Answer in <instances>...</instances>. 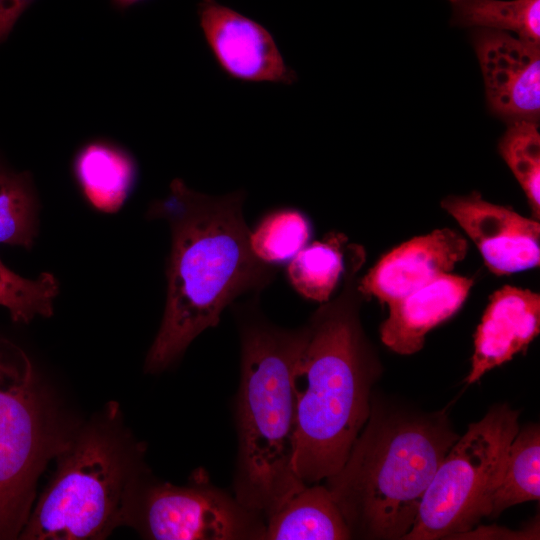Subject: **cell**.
<instances>
[{"mask_svg":"<svg viewBox=\"0 0 540 540\" xmlns=\"http://www.w3.org/2000/svg\"><path fill=\"white\" fill-rule=\"evenodd\" d=\"M307 335L251 316L240 329V384L236 399L238 453L234 496L267 519L306 486L293 466L296 403L292 373Z\"/></svg>","mask_w":540,"mask_h":540,"instance_id":"277c9868","label":"cell"},{"mask_svg":"<svg viewBox=\"0 0 540 540\" xmlns=\"http://www.w3.org/2000/svg\"><path fill=\"white\" fill-rule=\"evenodd\" d=\"M351 531L326 485H306L265 520L263 540H341Z\"/></svg>","mask_w":540,"mask_h":540,"instance_id":"9a60e30c","label":"cell"},{"mask_svg":"<svg viewBox=\"0 0 540 540\" xmlns=\"http://www.w3.org/2000/svg\"><path fill=\"white\" fill-rule=\"evenodd\" d=\"M51 408L27 355L0 351V539L19 538L39 476L69 441Z\"/></svg>","mask_w":540,"mask_h":540,"instance_id":"8992f818","label":"cell"},{"mask_svg":"<svg viewBox=\"0 0 540 540\" xmlns=\"http://www.w3.org/2000/svg\"><path fill=\"white\" fill-rule=\"evenodd\" d=\"M244 199L243 191L213 197L175 179L169 195L153 205L152 214L170 224L172 245L166 305L146 372L167 369L199 334L218 324L228 305L274 278L272 264L251 249Z\"/></svg>","mask_w":540,"mask_h":540,"instance_id":"6da1fadb","label":"cell"},{"mask_svg":"<svg viewBox=\"0 0 540 540\" xmlns=\"http://www.w3.org/2000/svg\"><path fill=\"white\" fill-rule=\"evenodd\" d=\"M352 243L340 232H329L320 241L307 244L288 265V278L303 297L328 301L346 270Z\"/></svg>","mask_w":540,"mask_h":540,"instance_id":"e0dca14e","label":"cell"},{"mask_svg":"<svg viewBox=\"0 0 540 540\" xmlns=\"http://www.w3.org/2000/svg\"><path fill=\"white\" fill-rule=\"evenodd\" d=\"M518 415L499 405L469 425L439 464L404 539L461 536L490 515L508 448L520 429Z\"/></svg>","mask_w":540,"mask_h":540,"instance_id":"52a82bcc","label":"cell"},{"mask_svg":"<svg viewBox=\"0 0 540 540\" xmlns=\"http://www.w3.org/2000/svg\"><path fill=\"white\" fill-rule=\"evenodd\" d=\"M365 261L364 248L353 244L342 289L312 314L293 369V466L306 485L339 471L370 415V389L378 359L360 320L366 297L359 288L358 274Z\"/></svg>","mask_w":540,"mask_h":540,"instance_id":"7a4b0ae2","label":"cell"},{"mask_svg":"<svg viewBox=\"0 0 540 540\" xmlns=\"http://www.w3.org/2000/svg\"><path fill=\"white\" fill-rule=\"evenodd\" d=\"M57 457V470L20 539H103L129 525L142 487L140 449L133 451L114 428L98 424L69 439Z\"/></svg>","mask_w":540,"mask_h":540,"instance_id":"5b68a950","label":"cell"},{"mask_svg":"<svg viewBox=\"0 0 540 540\" xmlns=\"http://www.w3.org/2000/svg\"><path fill=\"white\" fill-rule=\"evenodd\" d=\"M36 223V202L27 174L0 165V243L31 247Z\"/></svg>","mask_w":540,"mask_h":540,"instance_id":"7402d4cb","label":"cell"},{"mask_svg":"<svg viewBox=\"0 0 540 540\" xmlns=\"http://www.w3.org/2000/svg\"><path fill=\"white\" fill-rule=\"evenodd\" d=\"M311 236V224L296 209L285 208L266 215L253 231L250 246L253 253L268 264L292 259L304 248Z\"/></svg>","mask_w":540,"mask_h":540,"instance_id":"44dd1931","label":"cell"},{"mask_svg":"<svg viewBox=\"0 0 540 540\" xmlns=\"http://www.w3.org/2000/svg\"><path fill=\"white\" fill-rule=\"evenodd\" d=\"M540 331V294L504 285L489 302L474 335V352L466 382L472 384L487 371L525 350Z\"/></svg>","mask_w":540,"mask_h":540,"instance_id":"4fadbf2b","label":"cell"},{"mask_svg":"<svg viewBox=\"0 0 540 540\" xmlns=\"http://www.w3.org/2000/svg\"><path fill=\"white\" fill-rule=\"evenodd\" d=\"M471 44L489 112L507 124L540 118V46L510 32L474 28Z\"/></svg>","mask_w":540,"mask_h":540,"instance_id":"9c48e42d","label":"cell"},{"mask_svg":"<svg viewBox=\"0 0 540 540\" xmlns=\"http://www.w3.org/2000/svg\"><path fill=\"white\" fill-rule=\"evenodd\" d=\"M75 173L88 200L98 209L112 212L123 204L131 191L135 166L121 149L94 142L79 152Z\"/></svg>","mask_w":540,"mask_h":540,"instance_id":"2e32d148","label":"cell"},{"mask_svg":"<svg viewBox=\"0 0 540 540\" xmlns=\"http://www.w3.org/2000/svg\"><path fill=\"white\" fill-rule=\"evenodd\" d=\"M540 498V430L537 425L519 429L512 440L490 515Z\"/></svg>","mask_w":540,"mask_h":540,"instance_id":"ac0fdd59","label":"cell"},{"mask_svg":"<svg viewBox=\"0 0 540 540\" xmlns=\"http://www.w3.org/2000/svg\"><path fill=\"white\" fill-rule=\"evenodd\" d=\"M475 244L495 275H510L540 264V222L513 208L485 200L479 191L448 195L440 202Z\"/></svg>","mask_w":540,"mask_h":540,"instance_id":"30bf717a","label":"cell"},{"mask_svg":"<svg viewBox=\"0 0 540 540\" xmlns=\"http://www.w3.org/2000/svg\"><path fill=\"white\" fill-rule=\"evenodd\" d=\"M451 24L465 28L513 32L540 46V0H447Z\"/></svg>","mask_w":540,"mask_h":540,"instance_id":"d6986e66","label":"cell"},{"mask_svg":"<svg viewBox=\"0 0 540 540\" xmlns=\"http://www.w3.org/2000/svg\"><path fill=\"white\" fill-rule=\"evenodd\" d=\"M58 289L51 273H41L36 279L24 278L0 259V306L9 311L14 321L28 323L36 316H51Z\"/></svg>","mask_w":540,"mask_h":540,"instance_id":"603a6c76","label":"cell"},{"mask_svg":"<svg viewBox=\"0 0 540 540\" xmlns=\"http://www.w3.org/2000/svg\"><path fill=\"white\" fill-rule=\"evenodd\" d=\"M458 438L445 417L387 412L373 402L346 461L325 482L351 535L404 539Z\"/></svg>","mask_w":540,"mask_h":540,"instance_id":"3957f363","label":"cell"},{"mask_svg":"<svg viewBox=\"0 0 540 540\" xmlns=\"http://www.w3.org/2000/svg\"><path fill=\"white\" fill-rule=\"evenodd\" d=\"M468 241L450 228L413 237L383 255L359 280L365 297L389 304L451 273L468 253Z\"/></svg>","mask_w":540,"mask_h":540,"instance_id":"7c38bea8","label":"cell"},{"mask_svg":"<svg viewBox=\"0 0 540 540\" xmlns=\"http://www.w3.org/2000/svg\"><path fill=\"white\" fill-rule=\"evenodd\" d=\"M33 0H0V44L13 30L16 22Z\"/></svg>","mask_w":540,"mask_h":540,"instance_id":"cb8c5ba5","label":"cell"},{"mask_svg":"<svg viewBox=\"0 0 540 540\" xmlns=\"http://www.w3.org/2000/svg\"><path fill=\"white\" fill-rule=\"evenodd\" d=\"M497 150L521 186L532 218L540 219V132L537 122L507 124Z\"/></svg>","mask_w":540,"mask_h":540,"instance_id":"ffe728a7","label":"cell"},{"mask_svg":"<svg viewBox=\"0 0 540 540\" xmlns=\"http://www.w3.org/2000/svg\"><path fill=\"white\" fill-rule=\"evenodd\" d=\"M198 16L209 48L229 76L251 82L296 81L272 35L258 22L216 0H201Z\"/></svg>","mask_w":540,"mask_h":540,"instance_id":"8fae6325","label":"cell"},{"mask_svg":"<svg viewBox=\"0 0 540 540\" xmlns=\"http://www.w3.org/2000/svg\"><path fill=\"white\" fill-rule=\"evenodd\" d=\"M473 285L471 277L447 273L387 304L381 341L401 355L420 351L428 332L462 307Z\"/></svg>","mask_w":540,"mask_h":540,"instance_id":"5bb4252c","label":"cell"},{"mask_svg":"<svg viewBox=\"0 0 540 540\" xmlns=\"http://www.w3.org/2000/svg\"><path fill=\"white\" fill-rule=\"evenodd\" d=\"M140 1H143V0H112L113 4L120 9L127 8Z\"/></svg>","mask_w":540,"mask_h":540,"instance_id":"d4e9b609","label":"cell"},{"mask_svg":"<svg viewBox=\"0 0 540 540\" xmlns=\"http://www.w3.org/2000/svg\"><path fill=\"white\" fill-rule=\"evenodd\" d=\"M129 525L155 540H263L265 530L263 517L200 470L186 485H142Z\"/></svg>","mask_w":540,"mask_h":540,"instance_id":"ba28073f","label":"cell"}]
</instances>
